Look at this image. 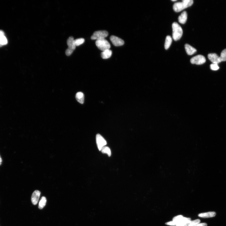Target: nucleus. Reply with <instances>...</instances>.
<instances>
[{
	"mask_svg": "<svg viewBox=\"0 0 226 226\" xmlns=\"http://www.w3.org/2000/svg\"><path fill=\"white\" fill-rule=\"evenodd\" d=\"M193 2L192 0H183L182 2L175 3L173 6V9L176 12H180L191 6Z\"/></svg>",
	"mask_w": 226,
	"mask_h": 226,
	"instance_id": "nucleus-1",
	"label": "nucleus"
},
{
	"mask_svg": "<svg viewBox=\"0 0 226 226\" xmlns=\"http://www.w3.org/2000/svg\"><path fill=\"white\" fill-rule=\"evenodd\" d=\"M172 37L175 41L179 40L183 34V30L181 27L177 22H174L172 26Z\"/></svg>",
	"mask_w": 226,
	"mask_h": 226,
	"instance_id": "nucleus-2",
	"label": "nucleus"
},
{
	"mask_svg": "<svg viewBox=\"0 0 226 226\" xmlns=\"http://www.w3.org/2000/svg\"><path fill=\"white\" fill-rule=\"evenodd\" d=\"M95 44L99 49L103 52L110 50L111 47L110 44L105 39L96 40Z\"/></svg>",
	"mask_w": 226,
	"mask_h": 226,
	"instance_id": "nucleus-3",
	"label": "nucleus"
},
{
	"mask_svg": "<svg viewBox=\"0 0 226 226\" xmlns=\"http://www.w3.org/2000/svg\"><path fill=\"white\" fill-rule=\"evenodd\" d=\"M108 32L105 30H100L94 32L91 37L92 40H99L105 39L108 36Z\"/></svg>",
	"mask_w": 226,
	"mask_h": 226,
	"instance_id": "nucleus-4",
	"label": "nucleus"
},
{
	"mask_svg": "<svg viewBox=\"0 0 226 226\" xmlns=\"http://www.w3.org/2000/svg\"><path fill=\"white\" fill-rule=\"evenodd\" d=\"M96 140L97 145L100 151L106 146L107 142L104 138L100 134H98L96 136Z\"/></svg>",
	"mask_w": 226,
	"mask_h": 226,
	"instance_id": "nucleus-5",
	"label": "nucleus"
},
{
	"mask_svg": "<svg viewBox=\"0 0 226 226\" xmlns=\"http://www.w3.org/2000/svg\"><path fill=\"white\" fill-rule=\"evenodd\" d=\"M205 57L201 55H197L192 58L190 60L191 63L193 64L201 65L206 62Z\"/></svg>",
	"mask_w": 226,
	"mask_h": 226,
	"instance_id": "nucleus-6",
	"label": "nucleus"
},
{
	"mask_svg": "<svg viewBox=\"0 0 226 226\" xmlns=\"http://www.w3.org/2000/svg\"><path fill=\"white\" fill-rule=\"evenodd\" d=\"M110 40L113 44L116 46H122L124 43L123 40L114 36H111Z\"/></svg>",
	"mask_w": 226,
	"mask_h": 226,
	"instance_id": "nucleus-7",
	"label": "nucleus"
},
{
	"mask_svg": "<svg viewBox=\"0 0 226 226\" xmlns=\"http://www.w3.org/2000/svg\"><path fill=\"white\" fill-rule=\"evenodd\" d=\"M40 195L41 192L38 190H36L33 193L31 196V200L34 205H35L38 204Z\"/></svg>",
	"mask_w": 226,
	"mask_h": 226,
	"instance_id": "nucleus-8",
	"label": "nucleus"
},
{
	"mask_svg": "<svg viewBox=\"0 0 226 226\" xmlns=\"http://www.w3.org/2000/svg\"><path fill=\"white\" fill-rule=\"evenodd\" d=\"M208 58L213 63L218 64L220 63L219 56L215 53L208 54Z\"/></svg>",
	"mask_w": 226,
	"mask_h": 226,
	"instance_id": "nucleus-9",
	"label": "nucleus"
},
{
	"mask_svg": "<svg viewBox=\"0 0 226 226\" xmlns=\"http://www.w3.org/2000/svg\"><path fill=\"white\" fill-rule=\"evenodd\" d=\"M8 40L4 32L0 30V47L7 44Z\"/></svg>",
	"mask_w": 226,
	"mask_h": 226,
	"instance_id": "nucleus-10",
	"label": "nucleus"
},
{
	"mask_svg": "<svg viewBox=\"0 0 226 226\" xmlns=\"http://www.w3.org/2000/svg\"><path fill=\"white\" fill-rule=\"evenodd\" d=\"M185 48L186 51L188 55H192L197 52L195 48L188 44H186L185 45Z\"/></svg>",
	"mask_w": 226,
	"mask_h": 226,
	"instance_id": "nucleus-11",
	"label": "nucleus"
},
{
	"mask_svg": "<svg viewBox=\"0 0 226 226\" xmlns=\"http://www.w3.org/2000/svg\"><path fill=\"white\" fill-rule=\"evenodd\" d=\"M74 38L71 37L69 38L67 41V44L68 45V48L72 50H74L75 49L76 46L74 42Z\"/></svg>",
	"mask_w": 226,
	"mask_h": 226,
	"instance_id": "nucleus-12",
	"label": "nucleus"
},
{
	"mask_svg": "<svg viewBox=\"0 0 226 226\" xmlns=\"http://www.w3.org/2000/svg\"><path fill=\"white\" fill-rule=\"evenodd\" d=\"M187 17L188 14L186 11H184L182 12L178 18L180 23L182 24L185 23L187 20Z\"/></svg>",
	"mask_w": 226,
	"mask_h": 226,
	"instance_id": "nucleus-13",
	"label": "nucleus"
},
{
	"mask_svg": "<svg viewBox=\"0 0 226 226\" xmlns=\"http://www.w3.org/2000/svg\"><path fill=\"white\" fill-rule=\"evenodd\" d=\"M76 99L77 101L80 104H83L84 102V95L83 92H79L76 95Z\"/></svg>",
	"mask_w": 226,
	"mask_h": 226,
	"instance_id": "nucleus-14",
	"label": "nucleus"
},
{
	"mask_svg": "<svg viewBox=\"0 0 226 226\" xmlns=\"http://www.w3.org/2000/svg\"><path fill=\"white\" fill-rule=\"evenodd\" d=\"M216 215V213L215 212H209L200 214L198 216L200 217L205 218L214 217Z\"/></svg>",
	"mask_w": 226,
	"mask_h": 226,
	"instance_id": "nucleus-15",
	"label": "nucleus"
},
{
	"mask_svg": "<svg viewBox=\"0 0 226 226\" xmlns=\"http://www.w3.org/2000/svg\"><path fill=\"white\" fill-rule=\"evenodd\" d=\"M112 51L110 50H105L101 54V57L103 59H107L110 58L112 55Z\"/></svg>",
	"mask_w": 226,
	"mask_h": 226,
	"instance_id": "nucleus-16",
	"label": "nucleus"
},
{
	"mask_svg": "<svg viewBox=\"0 0 226 226\" xmlns=\"http://www.w3.org/2000/svg\"><path fill=\"white\" fill-rule=\"evenodd\" d=\"M172 42V39L170 36H167L166 37L165 42V48L167 50L170 47Z\"/></svg>",
	"mask_w": 226,
	"mask_h": 226,
	"instance_id": "nucleus-17",
	"label": "nucleus"
},
{
	"mask_svg": "<svg viewBox=\"0 0 226 226\" xmlns=\"http://www.w3.org/2000/svg\"><path fill=\"white\" fill-rule=\"evenodd\" d=\"M46 202V199L45 197H42L41 198L39 203L38 208L42 209L44 207Z\"/></svg>",
	"mask_w": 226,
	"mask_h": 226,
	"instance_id": "nucleus-18",
	"label": "nucleus"
},
{
	"mask_svg": "<svg viewBox=\"0 0 226 226\" xmlns=\"http://www.w3.org/2000/svg\"><path fill=\"white\" fill-rule=\"evenodd\" d=\"M103 154H106L108 156L110 157L111 155V152L110 148L106 146L104 147L101 150Z\"/></svg>",
	"mask_w": 226,
	"mask_h": 226,
	"instance_id": "nucleus-19",
	"label": "nucleus"
},
{
	"mask_svg": "<svg viewBox=\"0 0 226 226\" xmlns=\"http://www.w3.org/2000/svg\"><path fill=\"white\" fill-rule=\"evenodd\" d=\"M219 57L220 62L226 61V49L222 51Z\"/></svg>",
	"mask_w": 226,
	"mask_h": 226,
	"instance_id": "nucleus-20",
	"label": "nucleus"
},
{
	"mask_svg": "<svg viewBox=\"0 0 226 226\" xmlns=\"http://www.w3.org/2000/svg\"><path fill=\"white\" fill-rule=\"evenodd\" d=\"M85 42V39L83 38L77 39L74 40V42L76 46H79L83 44Z\"/></svg>",
	"mask_w": 226,
	"mask_h": 226,
	"instance_id": "nucleus-21",
	"label": "nucleus"
},
{
	"mask_svg": "<svg viewBox=\"0 0 226 226\" xmlns=\"http://www.w3.org/2000/svg\"><path fill=\"white\" fill-rule=\"evenodd\" d=\"M200 219H197L195 220L190 221L189 222V226H193L200 223Z\"/></svg>",
	"mask_w": 226,
	"mask_h": 226,
	"instance_id": "nucleus-22",
	"label": "nucleus"
},
{
	"mask_svg": "<svg viewBox=\"0 0 226 226\" xmlns=\"http://www.w3.org/2000/svg\"><path fill=\"white\" fill-rule=\"evenodd\" d=\"M210 68L213 71H217L219 69L218 64L216 63L211 64L210 66Z\"/></svg>",
	"mask_w": 226,
	"mask_h": 226,
	"instance_id": "nucleus-23",
	"label": "nucleus"
},
{
	"mask_svg": "<svg viewBox=\"0 0 226 226\" xmlns=\"http://www.w3.org/2000/svg\"><path fill=\"white\" fill-rule=\"evenodd\" d=\"M73 51H74L68 48L66 51V54L67 56H69L71 55Z\"/></svg>",
	"mask_w": 226,
	"mask_h": 226,
	"instance_id": "nucleus-24",
	"label": "nucleus"
},
{
	"mask_svg": "<svg viewBox=\"0 0 226 226\" xmlns=\"http://www.w3.org/2000/svg\"><path fill=\"white\" fill-rule=\"evenodd\" d=\"M193 226H207V224L206 223H199Z\"/></svg>",
	"mask_w": 226,
	"mask_h": 226,
	"instance_id": "nucleus-25",
	"label": "nucleus"
},
{
	"mask_svg": "<svg viewBox=\"0 0 226 226\" xmlns=\"http://www.w3.org/2000/svg\"><path fill=\"white\" fill-rule=\"evenodd\" d=\"M190 221H189V222L185 223L184 224H183L181 225H179V226H189V222Z\"/></svg>",
	"mask_w": 226,
	"mask_h": 226,
	"instance_id": "nucleus-26",
	"label": "nucleus"
},
{
	"mask_svg": "<svg viewBox=\"0 0 226 226\" xmlns=\"http://www.w3.org/2000/svg\"><path fill=\"white\" fill-rule=\"evenodd\" d=\"M2 163V159L1 156V155H0V165H1Z\"/></svg>",
	"mask_w": 226,
	"mask_h": 226,
	"instance_id": "nucleus-27",
	"label": "nucleus"
},
{
	"mask_svg": "<svg viewBox=\"0 0 226 226\" xmlns=\"http://www.w3.org/2000/svg\"><path fill=\"white\" fill-rule=\"evenodd\" d=\"M172 2H176V0H172Z\"/></svg>",
	"mask_w": 226,
	"mask_h": 226,
	"instance_id": "nucleus-28",
	"label": "nucleus"
}]
</instances>
